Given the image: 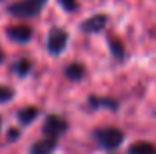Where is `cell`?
<instances>
[{
    "mask_svg": "<svg viewBox=\"0 0 156 154\" xmlns=\"http://www.w3.org/2000/svg\"><path fill=\"white\" fill-rule=\"evenodd\" d=\"M93 138L102 149L115 151L123 142V132L120 129H116V127H102V129H96L93 132Z\"/></svg>",
    "mask_w": 156,
    "mask_h": 154,
    "instance_id": "6da1fadb",
    "label": "cell"
},
{
    "mask_svg": "<svg viewBox=\"0 0 156 154\" xmlns=\"http://www.w3.org/2000/svg\"><path fill=\"white\" fill-rule=\"evenodd\" d=\"M47 0H18L15 4H11L7 7V11H9V15H13L16 18H33L40 13L42 5Z\"/></svg>",
    "mask_w": 156,
    "mask_h": 154,
    "instance_id": "7a4b0ae2",
    "label": "cell"
},
{
    "mask_svg": "<svg viewBox=\"0 0 156 154\" xmlns=\"http://www.w3.org/2000/svg\"><path fill=\"white\" fill-rule=\"evenodd\" d=\"M67 121L62 118V116L58 114H51L45 118V121H44V127H42V132H44V136H47V138H60L66 131H67Z\"/></svg>",
    "mask_w": 156,
    "mask_h": 154,
    "instance_id": "3957f363",
    "label": "cell"
},
{
    "mask_svg": "<svg viewBox=\"0 0 156 154\" xmlns=\"http://www.w3.org/2000/svg\"><path fill=\"white\" fill-rule=\"evenodd\" d=\"M67 33L64 31V29H60V27H53L51 31H49V35H47V51L53 54V56H56V54H60L64 49H66V45H67Z\"/></svg>",
    "mask_w": 156,
    "mask_h": 154,
    "instance_id": "277c9868",
    "label": "cell"
},
{
    "mask_svg": "<svg viewBox=\"0 0 156 154\" xmlns=\"http://www.w3.org/2000/svg\"><path fill=\"white\" fill-rule=\"evenodd\" d=\"M5 33H7V38L11 42H16V44H27L33 38V27L27 26V24L11 26V27H7Z\"/></svg>",
    "mask_w": 156,
    "mask_h": 154,
    "instance_id": "5b68a950",
    "label": "cell"
},
{
    "mask_svg": "<svg viewBox=\"0 0 156 154\" xmlns=\"http://www.w3.org/2000/svg\"><path fill=\"white\" fill-rule=\"evenodd\" d=\"M105 24H107V16L105 15H93L91 18L82 22V31L87 33V35H94V33L104 31Z\"/></svg>",
    "mask_w": 156,
    "mask_h": 154,
    "instance_id": "8992f818",
    "label": "cell"
},
{
    "mask_svg": "<svg viewBox=\"0 0 156 154\" xmlns=\"http://www.w3.org/2000/svg\"><path fill=\"white\" fill-rule=\"evenodd\" d=\"M58 147V138H47L44 136L42 140L35 142L29 149V154H53Z\"/></svg>",
    "mask_w": 156,
    "mask_h": 154,
    "instance_id": "52a82bcc",
    "label": "cell"
},
{
    "mask_svg": "<svg viewBox=\"0 0 156 154\" xmlns=\"http://www.w3.org/2000/svg\"><path fill=\"white\" fill-rule=\"evenodd\" d=\"M127 154H156V145L149 142H136L129 147Z\"/></svg>",
    "mask_w": 156,
    "mask_h": 154,
    "instance_id": "ba28073f",
    "label": "cell"
},
{
    "mask_svg": "<svg viewBox=\"0 0 156 154\" xmlns=\"http://www.w3.org/2000/svg\"><path fill=\"white\" fill-rule=\"evenodd\" d=\"M83 75H85V67H83L82 64H78V62L69 64V65L66 67V76L69 78L71 82H78V80H82Z\"/></svg>",
    "mask_w": 156,
    "mask_h": 154,
    "instance_id": "9c48e42d",
    "label": "cell"
},
{
    "mask_svg": "<svg viewBox=\"0 0 156 154\" xmlns=\"http://www.w3.org/2000/svg\"><path fill=\"white\" fill-rule=\"evenodd\" d=\"M89 107L91 109H98V107H109L111 111H116L118 103L111 98H98V96H91L89 98Z\"/></svg>",
    "mask_w": 156,
    "mask_h": 154,
    "instance_id": "30bf717a",
    "label": "cell"
},
{
    "mask_svg": "<svg viewBox=\"0 0 156 154\" xmlns=\"http://www.w3.org/2000/svg\"><path fill=\"white\" fill-rule=\"evenodd\" d=\"M38 116V109L37 107H24L18 111V121L22 125H29L35 121V118Z\"/></svg>",
    "mask_w": 156,
    "mask_h": 154,
    "instance_id": "8fae6325",
    "label": "cell"
},
{
    "mask_svg": "<svg viewBox=\"0 0 156 154\" xmlns=\"http://www.w3.org/2000/svg\"><path fill=\"white\" fill-rule=\"evenodd\" d=\"M31 67H33V62L29 58H20L16 64H13V71L18 75V76H27L31 73Z\"/></svg>",
    "mask_w": 156,
    "mask_h": 154,
    "instance_id": "7c38bea8",
    "label": "cell"
},
{
    "mask_svg": "<svg viewBox=\"0 0 156 154\" xmlns=\"http://www.w3.org/2000/svg\"><path fill=\"white\" fill-rule=\"evenodd\" d=\"M109 49H111V54L116 58V60H123L125 56V49H123V44L115 37H109Z\"/></svg>",
    "mask_w": 156,
    "mask_h": 154,
    "instance_id": "4fadbf2b",
    "label": "cell"
},
{
    "mask_svg": "<svg viewBox=\"0 0 156 154\" xmlns=\"http://www.w3.org/2000/svg\"><path fill=\"white\" fill-rule=\"evenodd\" d=\"M15 98V91L11 87H5V85H0V103H7Z\"/></svg>",
    "mask_w": 156,
    "mask_h": 154,
    "instance_id": "5bb4252c",
    "label": "cell"
},
{
    "mask_svg": "<svg viewBox=\"0 0 156 154\" xmlns=\"http://www.w3.org/2000/svg\"><path fill=\"white\" fill-rule=\"evenodd\" d=\"M60 4L66 11H76L78 9V0H60Z\"/></svg>",
    "mask_w": 156,
    "mask_h": 154,
    "instance_id": "9a60e30c",
    "label": "cell"
},
{
    "mask_svg": "<svg viewBox=\"0 0 156 154\" xmlns=\"http://www.w3.org/2000/svg\"><path fill=\"white\" fill-rule=\"evenodd\" d=\"M18 136H20V132H18L16 129H11V131H9V134H7V138H9V142H15V140H16Z\"/></svg>",
    "mask_w": 156,
    "mask_h": 154,
    "instance_id": "2e32d148",
    "label": "cell"
},
{
    "mask_svg": "<svg viewBox=\"0 0 156 154\" xmlns=\"http://www.w3.org/2000/svg\"><path fill=\"white\" fill-rule=\"evenodd\" d=\"M2 62H4V53L0 51V64H2Z\"/></svg>",
    "mask_w": 156,
    "mask_h": 154,
    "instance_id": "e0dca14e",
    "label": "cell"
},
{
    "mask_svg": "<svg viewBox=\"0 0 156 154\" xmlns=\"http://www.w3.org/2000/svg\"><path fill=\"white\" fill-rule=\"evenodd\" d=\"M0 125H2V120H0Z\"/></svg>",
    "mask_w": 156,
    "mask_h": 154,
    "instance_id": "ac0fdd59",
    "label": "cell"
}]
</instances>
